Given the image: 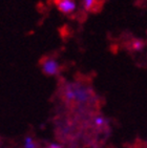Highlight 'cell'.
I'll use <instances>...</instances> for the list:
<instances>
[{
    "mask_svg": "<svg viewBox=\"0 0 147 148\" xmlns=\"http://www.w3.org/2000/svg\"><path fill=\"white\" fill-rule=\"evenodd\" d=\"M42 71L47 76H56L59 74L60 65L59 62L54 58H46L41 63Z\"/></svg>",
    "mask_w": 147,
    "mask_h": 148,
    "instance_id": "cell-1",
    "label": "cell"
},
{
    "mask_svg": "<svg viewBox=\"0 0 147 148\" xmlns=\"http://www.w3.org/2000/svg\"><path fill=\"white\" fill-rule=\"evenodd\" d=\"M46 148H62L60 145H57V144H51V145H48Z\"/></svg>",
    "mask_w": 147,
    "mask_h": 148,
    "instance_id": "cell-6",
    "label": "cell"
},
{
    "mask_svg": "<svg viewBox=\"0 0 147 148\" xmlns=\"http://www.w3.org/2000/svg\"><path fill=\"white\" fill-rule=\"evenodd\" d=\"M145 47V43L142 39H133L130 41V49L133 51H141Z\"/></svg>",
    "mask_w": 147,
    "mask_h": 148,
    "instance_id": "cell-3",
    "label": "cell"
},
{
    "mask_svg": "<svg viewBox=\"0 0 147 148\" xmlns=\"http://www.w3.org/2000/svg\"><path fill=\"white\" fill-rule=\"evenodd\" d=\"M24 148H37V144L32 138L27 137L24 141Z\"/></svg>",
    "mask_w": 147,
    "mask_h": 148,
    "instance_id": "cell-5",
    "label": "cell"
},
{
    "mask_svg": "<svg viewBox=\"0 0 147 148\" xmlns=\"http://www.w3.org/2000/svg\"><path fill=\"white\" fill-rule=\"evenodd\" d=\"M55 4L58 11L66 15L71 14L77 9L76 0H55Z\"/></svg>",
    "mask_w": 147,
    "mask_h": 148,
    "instance_id": "cell-2",
    "label": "cell"
},
{
    "mask_svg": "<svg viewBox=\"0 0 147 148\" xmlns=\"http://www.w3.org/2000/svg\"><path fill=\"white\" fill-rule=\"evenodd\" d=\"M98 0H82V8L85 12H91L95 8Z\"/></svg>",
    "mask_w": 147,
    "mask_h": 148,
    "instance_id": "cell-4",
    "label": "cell"
}]
</instances>
